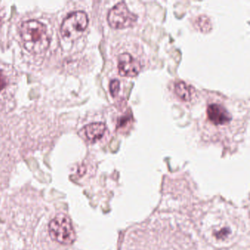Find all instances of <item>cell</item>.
<instances>
[{
  "mask_svg": "<svg viewBox=\"0 0 250 250\" xmlns=\"http://www.w3.org/2000/svg\"><path fill=\"white\" fill-rule=\"evenodd\" d=\"M20 36L24 48L33 54H41L48 50L50 36L47 27L37 20H28L21 23Z\"/></svg>",
  "mask_w": 250,
  "mask_h": 250,
  "instance_id": "6da1fadb",
  "label": "cell"
},
{
  "mask_svg": "<svg viewBox=\"0 0 250 250\" xmlns=\"http://www.w3.org/2000/svg\"><path fill=\"white\" fill-rule=\"evenodd\" d=\"M51 239L63 245H70L75 241L76 233L70 218L64 214H59L49 225Z\"/></svg>",
  "mask_w": 250,
  "mask_h": 250,
  "instance_id": "7a4b0ae2",
  "label": "cell"
},
{
  "mask_svg": "<svg viewBox=\"0 0 250 250\" xmlns=\"http://www.w3.org/2000/svg\"><path fill=\"white\" fill-rule=\"evenodd\" d=\"M88 22V17L84 11L71 13L62 23V36L67 41L77 39L87 28Z\"/></svg>",
  "mask_w": 250,
  "mask_h": 250,
  "instance_id": "3957f363",
  "label": "cell"
},
{
  "mask_svg": "<svg viewBox=\"0 0 250 250\" xmlns=\"http://www.w3.org/2000/svg\"><path fill=\"white\" fill-rule=\"evenodd\" d=\"M137 17L132 14L125 2H120L116 4L109 11L107 21L109 24L114 29H124L131 27L134 24Z\"/></svg>",
  "mask_w": 250,
  "mask_h": 250,
  "instance_id": "277c9868",
  "label": "cell"
},
{
  "mask_svg": "<svg viewBox=\"0 0 250 250\" xmlns=\"http://www.w3.org/2000/svg\"><path fill=\"white\" fill-rule=\"evenodd\" d=\"M140 70L141 64L139 60L129 53H123L119 56L118 71L122 77H136Z\"/></svg>",
  "mask_w": 250,
  "mask_h": 250,
  "instance_id": "5b68a950",
  "label": "cell"
},
{
  "mask_svg": "<svg viewBox=\"0 0 250 250\" xmlns=\"http://www.w3.org/2000/svg\"><path fill=\"white\" fill-rule=\"evenodd\" d=\"M207 116L211 123L216 126H222L232 120L231 114L222 105L212 103L207 109Z\"/></svg>",
  "mask_w": 250,
  "mask_h": 250,
  "instance_id": "8992f818",
  "label": "cell"
},
{
  "mask_svg": "<svg viewBox=\"0 0 250 250\" xmlns=\"http://www.w3.org/2000/svg\"><path fill=\"white\" fill-rule=\"evenodd\" d=\"M106 126L103 123H93L87 125L82 129L83 137L90 142H95L103 137Z\"/></svg>",
  "mask_w": 250,
  "mask_h": 250,
  "instance_id": "52a82bcc",
  "label": "cell"
},
{
  "mask_svg": "<svg viewBox=\"0 0 250 250\" xmlns=\"http://www.w3.org/2000/svg\"><path fill=\"white\" fill-rule=\"evenodd\" d=\"M175 92L184 101H190L195 94V88L183 82H178L175 84Z\"/></svg>",
  "mask_w": 250,
  "mask_h": 250,
  "instance_id": "ba28073f",
  "label": "cell"
},
{
  "mask_svg": "<svg viewBox=\"0 0 250 250\" xmlns=\"http://www.w3.org/2000/svg\"><path fill=\"white\" fill-rule=\"evenodd\" d=\"M197 24H198V28L204 33L209 31L211 29L210 20L205 16H201L197 19Z\"/></svg>",
  "mask_w": 250,
  "mask_h": 250,
  "instance_id": "9c48e42d",
  "label": "cell"
},
{
  "mask_svg": "<svg viewBox=\"0 0 250 250\" xmlns=\"http://www.w3.org/2000/svg\"><path fill=\"white\" fill-rule=\"evenodd\" d=\"M110 90L112 96H116L118 94L120 90V82L117 80H114L111 81L110 84Z\"/></svg>",
  "mask_w": 250,
  "mask_h": 250,
  "instance_id": "30bf717a",
  "label": "cell"
},
{
  "mask_svg": "<svg viewBox=\"0 0 250 250\" xmlns=\"http://www.w3.org/2000/svg\"><path fill=\"white\" fill-rule=\"evenodd\" d=\"M5 85H6V81L5 77L2 75V73L0 72V91L5 87Z\"/></svg>",
  "mask_w": 250,
  "mask_h": 250,
  "instance_id": "8fae6325",
  "label": "cell"
}]
</instances>
